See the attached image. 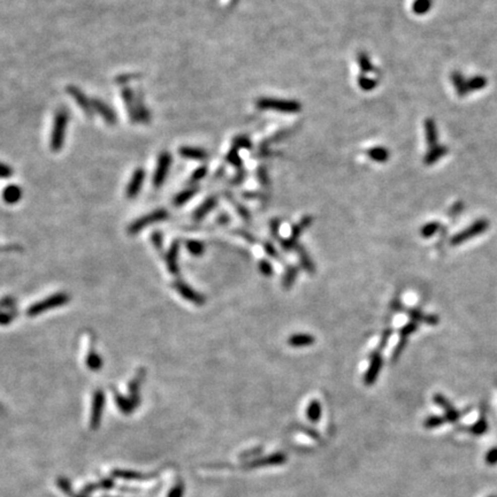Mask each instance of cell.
<instances>
[{"instance_id":"obj_1","label":"cell","mask_w":497,"mask_h":497,"mask_svg":"<svg viewBox=\"0 0 497 497\" xmlns=\"http://www.w3.org/2000/svg\"><path fill=\"white\" fill-rule=\"evenodd\" d=\"M68 120L69 116L66 109H59V111L55 113L54 120H53L51 141H50V146L53 152H59V151L63 149L65 138H66Z\"/></svg>"},{"instance_id":"obj_2","label":"cell","mask_w":497,"mask_h":497,"mask_svg":"<svg viewBox=\"0 0 497 497\" xmlns=\"http://www.w3.org/2000/svg\"><path fill=\"white\" fill-rule=\"evenodd\" d=\"M257 107L264 109V111L295 114L300 112L301 105L297 100L267 98V97H265V98H260L257 100Z\"/></svg>"},{"instance_id":"obj_3","label":"cell","mask_w":497,"mask_h":497,"mask_svg":"<svg viewBox=\"0 0 497 497\" xmlns=\"http://www.w3.org/2000/svg\"><path fill=\"white\" fill-rule=\"evenodd\" d=\"M69 299H71V297H69L68 294L59 292V294L52 295L45 299L38 301V303L31 305V306L27 309V315L29 317L39 316L42 315L43 312L48 311V309L64 306V305H66L68 303Z\"/></svg>"},{"instance_id":"obj_4","label":"cell","mask_w":497,"mask_h":497,"mask_svg":"<svg viewBox=\"0 0 497 497\" xmlns=\"http://www.w3.org/2000/svg\"><path fill=\"white\" fill-rule=\"evenodd\" d=\"M488 228H489V221H487L486 219H480L476 220V221L471 225L470 227H467L465 230H463L462 233L456 234L454 237L450 239L451 245H460V244L465 243L467 241H470L471 238L475 237V236H479L483 234Z\"/></svg>"},{"instance_id":"obj_5","label":"cell","mask_w":497,"mask_h":497,"mask_svg":"<svg viewBox=\"0 0 497 497\" xmlns=\"http://www.w3.org/2000/svg\"><path fill=\"white\" fill-rule=\"evenodd\" d=\"M168 215H169L168 211H166V210L161 209V210L153 211L152 213H150L148 215H144V217L135 220V221H134L132 225L128 227V233L130 235H135V234L140 233V231L143 230L144 228L153 225V223L164 221V220L168 218Z\"/></svg>"},{"instance_id":"obj_6","label":"cell","mask_w":497,"mask_h":497,"mask_svg":"<svg viewBox=\"0 0 497 497\" xmlns=\"http://www.w3.org/2000/svg\"><path fill=\"white\" fill-rule=\"evenodd\" d=\"M382 365H384V357H382L381 351L376 349L369 354V366L364 377V382L366 386H372L376 384L379 374H380L382 369Z\"/></svg>"},{"instance_id":"obj_7","label":"cell","mask_w":497,"mask_h":497,"mask_svg":"<svg viewBox=\"0 0 497 497\" xmlns=\"http://www.w3.org/2000/svg\"><path fill=\"white\" fill-rule=\"evenodd\" d=\"M170 165H172V156L169 152H162L158 158L157 167L154 170L153 175V185L156 188H160L164 184V182L167 177V174L169 172Z\"/></svg>"},{"instance_id":"obj_8","label":"cell","mask_w":497,"mask_h":497,"mask_svg":"<svg viewBox=\"0 0 497 497\" xmlns=\"http://www.w3.org/2000/svg\"><path fill=\"white\" fill-rule=\"evenodd\" d=\"M104 406H105V395L101 390H97L95 395H93L92 409H91L90 427L92 429H97L99 427L101 418H103Z\"/></svg>"},{"instance_id":"obj_9","label":"cell","mask_w":497,"mask_h":497,"mask_svg":"<svg viewBox=\"0 0 497 497\" xmlns=\"http://www.w3.org/2000/svg\"><path fill=\"white\" fill-rule=\"evenodd\" d=\"M173 286L175 290L184 299L191 301L195 305H198V306H202V305L205 304V297L191 288L189 284L182 282V281H176V282H174Z\"/></svg>"},{"instance_id":"obj_10","label":"cell","mask_w":497,"mask_h":497,"mask_svg":"<svg viewBox=\"0 0 497 497\" xmlns=\"http://www.w3.org/2000/svg\"><path fill=\"white\" fill-rule=\"evenodd\" d=\"M67 92L69 93V96L76 101L77 105L82 108V111L87 114L88 116L92 115V113L95 112L92 107V100L89 99L87 95H85L81 89L74 87V85H69L67 88Z\"/></svg>"},{"instance_id":"obj_11","label":"cell","mask_w":497,"mask_h":497,"mask_svg":"<svg viewBox=\"0 0 497 497\" xmlns=\"http://www.w3.org/2000/svg\"><path fill=\"white\" fill-rule=\"evenodd\" d=\"M93 111L97 112L103 117L106 123L114 126L116 123V114L109 106L100 99H92Z\"/></svg>"},{"instance_id":"obj_12","label":"cell","mask_w":497,"mask_h":497,"mask_svg":"<svg viewBox=\"0 0 497 497\" xmlns=\"http://www.w3.org/2000/svg\"><path fill=\"white\" fill-rule=\"evenodd\" d=\"M144 177H145L144 169L138 168L134 172L133 176L128 183L127 189H126V195H127L128 198H135L137 196L138 193H140L142 189V187H143Z\"/></svg>"},{"instance_id":"obj_13","label":"cell","mask_w":497,"mask_h":497,"mask_svg":"<svg viewBox=\"0 0 497 497\" xmlns=\"http://www.w3.org/2000/svg\"><path fill=\"white\" fill-rule=\"evenodd\" d=\"M121 96L123 98L130 119H132L133 122H137V96H135V93L133 92L130 88L122 89Z\"/></svg>"},{"instance_id":"obj_14","label":"cell","mask_w":497,"mask_h":497,"mask_svg":"<svg viewBox=\"0 0 497 497\" xmlns=\"http://www.w3.org/2000/svg\"><path fill=\"white\" fill-rule=\"evenodd\" d=\"M423 127H425V137L428 149L435 148V146L439 145V132L437 122H435L434 119H431V117H428V119L425 120Z\"/></svg>"},{"instance_id":"obj_15","label":"cell","mask_w":497,"mask_h":497,"mask_svg":"<svg viewBox=\"0 0 497 497\" xmlns=\"http://www.w3.org/2000/svg\"><path fill=\"white\" fill-rule=\"evenodd\" d=\"M448 152H449V149H448L447 145L439 144L435 146V148L428 149L427 153L423 157V164L427 166L434 165L435 162H438L440 159H442L443 157H446Z\"/></svg>"},{"instance_id":"obj_16","label":"cell","mask_w":497,"mask_h":497,"mask_svg":"<svg viewBox=\"0 0 497 497\" xmlns=\"http://www.w3.org/2000/svg\"><path fill=\"white\" fill-rule=\"evenodd\" d=\"M295 251L297 252V254H298L300 267L303 268L305 272H307L308 274H313V273H316V264L312 260L311 257H309L308 252L306 251V248H305L303 245H300V244H298V245L296 246Z\"/></svg>"},{"instance_id":"obj_17","label":"cell","mask_w":497,"mask_h":497,"mask_svg":"<svg viewBox=\"0 0 497 497\" xmlns=\"http://www.w3.org/2000/svg\"><path fill=\"white\" fill-rule=\"evenodd\" d=\"M450 80L454 85L456 92L459 97H465L467 96L470 91H468L467 87V80L464 77V75L460 72H452L450 75Z\"/></svg>"},{"instance_id":"obj_18","label":"cell","mask_w":497,"mask_h":497,"mask_svg":"<svg viewBox=\"0 0 497 497\" xmlns=\"http://www.w3.org/2000/svg\"><path fill=\"white\" fill-rule=\"evenodd\" d=\"M178 251H180V243L174 242L172 247L169 248V251L167 252L166 255L167 268H168V271L172 273V274H177L178 273V264H177Z\"/></svg>"},{"instance_id":"obj_19","label":"cell","mask_w":497,"mask_h":497,"mask_svg":"<svg viewBox=\"0 0 497 497\" xmlns=\"http://www.w3.org/2000/svg\"><path fill=\"white\" fill-rule=\"evenodd\" d=\"M316 337L309 334H294L288 339V344L292 348H304L315 344Z\"/></svg>"},{"instance_id":"obj_20","label":"cell","mask_w":497,"mask_h":497,"mask_svg":"<svg viewBox=\"0 0 497 497\" xmlns=\"http://www.w3.org/2000/svg\"><path fill=\"white\" fill-rule=\"evenodd\" d=\"M112 475L114 478L130 480V481H145V480H150V478H153L154 476V475H146L135 471H123V470H114L112 472Z\"/></svg>"},{"instance_id":"obj_21","label":"cell","mask_w":497,"mask_h":497,"mask_svg":"<svg viewBox=\"0 0 497 497\" xmlns=\"http://www.w3.org/2000/svg\"><path fill=\"white\" fill-rule=\"evenodd\" d=\"M218 205V198L217 197H209L206 199L205 202H204L202 205H199L197 207V210L195 211V213H194V219L195 220H197V221H199V220H202L206 217L207 214L210 213V212L215 209V206Z\"/></svg>"},{"instance_id":"obj_22","label":"cell","mask_w":497,"mask_h":497,"mask_svg":"<svg viewBox=\"0 0 497 497\" xmlns=\"http://www.w3.org/2000/svg\"><path fill=\"white\" fill-rule=\"evenodd\" d=\"M181 157L185 159H191V160H205L209 157V154L205 150L199 148H191V146H182L178 151Z\"/></svg>"},{"instance_id":"obj_23","label":"cell","mask_w":497,"mask_h":497,"mask_svg":"<svg viewBox=\"0 0 497 497\" xmlns=\"http://www.w3.org/2000/svg\"><path fill=\"white\" fill-rule=\"evenodd\" d=\"M22 198V189L19 185L12 184L5 188L3 193V199L7 204H16Z\"/></svg>"},{"instance_id":"obj_24","label":"cell","mask_w":497,"mask_h":497,"mask_svg":"<svg viewBox=\"0 0 497 497\" xmlns=\"http://www.w3.org/2000/svg\"><path fill=\"white\" fill-rule=\"evenodd\" d=\"M298 273H299V268L295 266V265H290V266L287 267V270L284 272V275L282 278L283 289L289 290V289L292 288V286H294V283L297 280V276H298Z\"/></svg>"},{"instance_id":"obj_25","label":"cell","mask_w":497,"mask_h":497,"mask_svg":"<svg viewBox=\"0 0 497 497\" xmlns=\"http://www.w3.org/2000/svg\"><path fill=\"white\" fill-rule=\"evenodd\" d=\"M367 156L377 162H386L389 159V150L384 146H376L367 151Z\"/></svg>"},{"instance_id":"obj_26","label":"cell","mask_w":497,"mask_h":497,"mask_svg":"<svg viewBox=\"0 0 497 497\" xmlns=\"http://www.w3.org/2000/svg\"><path fill=\"white\" fill-rule=\"evenodd\" d=\"M488 81L484 76L482 75H475L473 77H471L470 80H467V87L468 91L470 93L474 91H480L487 87Z\"/></svg>"},{"instance_id":"obj_27","label":"cell","mask_w":497,"mask_h":497,"mask_svg":"<svg viewBox=\"0 0 497 497\" xmlns=\"http://www.w3.org/2000/svg\"><path fill=\"white\" fill-rule=\"evenodd\" d=\"M198 193L197 187H194V188H189L181 191L180 194H177V196L174 198V205L175 206H182L184 205L187 202H189L191 198L196 196V194Z\"/></svg>"},{"instance_id":"obj_28","label":"cell","mask_w":497,"mask_h":497,"mask_svg":"<svg viewBox=\"0 0 497 497\" xmlns=\"http://www.w3.org/2000/svg\"><path fill=\"white\" fill-rule=\"evenodd\" d=\"M433 5V0H414L412 4V12L417 15L428 13Z\"/></svg>"},{"instance_id":"obj_29","label":"cell","mask_w":497,"mask_h":497,"mask_svg":"<svg viewBox=\"0 0 497 497\" xmlns=\"http://www.w3.org/2000/svg\"><path fill=\"white\" fill-rule=\"evenodd\" d=\"M113 486H114V482H113L112 479H104L103 481L89 484V486L85 487L83 489V495H88V494H90V492L95 491V490H98V489H111Z\"/></svg>"},{"instance_id":"obj_30","label":"cell","mask_w":497,"mask_h":497,"mask_svg":"<svg viewBox=\"0 0 497 497\" xmlns=\"http://www.w3.org/2000/svg\"><path fill=\"white\" fill-rule=\"evenodd\" d=\"M357 63H358V66H359L362 74H366V73H369V72L373 71V65H372V63H370L369 56L366 54V53H364V52L358 53Z\"/></svg>"},{"instance_id":"obj_31","label":"cell","mask_w":497,"mask_h":497,"mask_svg":"<svg viewBox=\"0 0 497 497\" xmlns=\"http://www.w3.org/2000/svg\"><path fill=\"white\" fill-rule=\"evenodd\" d=\"M115 401H116L117 406H119V409L125 413L132 412V411L134 410V407H135V405H136L135 403L132 401V398H126V397L121 396V395H117V394L115 396Z\"/></svg>"},{"instance_id":"obj_32","label":"cell","mask_w":497,"mask_h":497,"mask_svg":"<svg viewBox=\"0 0 497 497\" xmlns=\"http://www.w3.org/2000/svg\"><path fill=\"white\" fill-rule=\"evenodd\" d=\"M321 415V405L318 401H312L307 407V418L309 420L316 422L319 420Z\"/></svg>"},{"instance_id":"obj_33","label":"cell","mask_w":497,"mask_h":497,"mask_svg":"<svg viewBox=\"0 0 497 497\" xmlns=\"http://www.w3.org/2000/svg\"><path fill=\"white\" fill-rule=\"evenodd\" d=\"M227 197H228V199H229V201L231 203H233V205H234V207L236 209V211H237V213L239 214V217H241L244 220V221L250 222L251 214H250V212H248V210L246 209V207L243 206L242 204H239V203L236 202V199L233 196H231V195H230V196H229V195H228Z\"/></svg>"},{"instance_id":"obj_34","label":"cell","mask_w":497,"mask_h":497,"mask_svg":"<svg viewBox=\"0 0 497 497\" xmlns=\"http://www.w3.org/2000/svg\"><path fill=\"white\" fill-rule=\"evenodd\" d=\"M439 229H440V223L439 222H437V221L428 222L421 228L420 235H421V237H423V238H429L435 233H437Z\"/></svg>"},{"instance_id":"obj_35","label":"cell","mask_w":497,"mask_h":497,"mask_svg":"<svg viewBox=\"0 0 497 497\" xmlns=\"http://www.w3.org/2000/svg\"><path fill=\"white\" fill-rule=\"evenodd\" d=\"M187 248H188V251L191 255L202 256L204 254V251H205V245H204V243L202 242L191 239V241L187 242Z\"/></svg>"},{"instance_id":"obj_36","label":"cell","mask_w":497,"mask_h":497,"mask_svg":"<svg viewBox=\"0 0 497 497\" xmlns=\"http://www.w3.org/2000/svg\"><path fill=\"white\" fill-rule=\"evenodd\" d=\"M87 365L91 370H98V369H100L101 366H103V361H101L100 357L98 356V354L95 353V352H91L88 356Z\"/></svg>"},{"instance_id":"obj_37","label":"cell","mask_w":497,"mask_h":497,"mask_svg":"<svg viewBox=\"0 0 497 497\" xmlns=\"http://www.w3.org/2000/svg\"><path fill=\"white\" fill-rule=\"evenodd\" d=\"M258 270L260 272V274L266 276V278H271V276L273 275V273H274L272 264L268 262L267 259L260 260L259 264H258Z\"/></svg>"},{"instance_id":"obj_38","label":"cell","mask_w":497,"mask_h":497,"mask_svg":"<svg viewBox=\"0 0 497 497\" xmlns=\"http://www.w3.org/2000/svg\"><path fill=\"white\" fill-rule=\"evenodd\" d=\"M418 329V323H414V321H410L409 324H406L405 326H403L399 331V335L403 339H407L411 334H413Z\"/></svg>"},{"instance_id":"obj_39","label":"cell","mask_w":497,"mask_h":497,"mask_svg":"<svg viewBox=\"0 0 497 497\" xmlns=\"http://www.w3.org/2000/svg\"><path fill=\"white\" fill-rule=\"evenodd\" d=\"M358 84H359V87L362 89V90L370 91L377 87L378 83H377L376 80H372V79H368V77L361 76L360 79L358 80Z\"/></svg>"},{"instance_id":"obj_40","label":"cell","mask_w":497,"mask_h":497,"mask_svg":"<svg viewBox=\"0 0 497 497\" xmlns=\"http://www.w3.org/2000/svg\"><path fill=\"white\" fill-rule=\"evenodd\" d=\"M227 161L230 162V164L234 165L235 167H239V168H241L242 160L237 153V149L234 148L233 150L229 151V153L227 154Z\"/></svg>"},{"instance_id":"obj_41","label":"cell","mask_w":497,"mask_h":497,"mask_svg":"<svg viewBox=\"0 0 497 497\" xmlns=\"http://www.w3.org/2000/svg\"><path fill=\"white\" fill-rule=\"evenodd\" d=\"M406 343H407V339H403V337H401V340H399V342L396 345V348H395L394 352L392 354L393 361L398 360V358L401 357V354L403 353V350H404L406 347Z\"/></svg>"},{"instance_id":"obj_42","label":"cell","mask_w":497,"mask_h":497,"mask_svg":"<svg viewBox=\"0 0 497 497\" xmlns=\"http://www.w3.org/2000/svg\"><path fill=\"white\" fill-rule=\"evenodd\" d=\"M264 251H265V254H266L268 257H271V258L280 260L279 252H278V250H276V247L274 246V244H273L272 242H265L264 243Z\"/></svg>"},{"instance_id":"obj_43","label":"cell","mask_w":497,"mask_h":497,"mask_svg":"<svg viewBox=\"0 0 497 497\" xmlns=\"http://www.w3.org/2000/svg\"><path fill=\"white\" fill-rule=\"evenodd\" d=\"M393 333H394V329L393 328H388V329H386V331L382 333V335H381V339H380V344H379V347L377 348L379 351H382L386 347H387V344H388V341L390 339V336L393 335Z\"/></svg>"},{"instance_id":"obj_44","label":"cell","mask_w":497,"mask_h":497,"mask_svg":"<svg viewBox=\"0 0 497 497\" xmlns=\"http://www.w3.org/2000/svg\"><path fill=\"white\" fill-rule=\"evenodd\" d=\"M251 142L248 141L247 137H237L234 140V148L235 149H250Z\"/></svg>"},{"instance_id":"obj_45","label":"cell","mask_w":497,"mask_h":497,"mask_svg":"<svg viewBox=\"0 0 497 497\" xmlns=\"http://www.w3.org/2000/svg\"><path fill=\"white\" fill-rule=\"evenodd\" d=\"M280 226H281V222H280L279 219H272L271 220V223H270L271 234L274 238H278V239L281 238L280 237Z\"/></svg>"},{"instance_id":"obj_46","label":"cell","mask_w":497,"mask_h":497,"mask_svg":"<svg viewBox=\"0 0 497 497\" xmlns=\"http://www.w3.org/2000/svg\"><path fill=\"white\" fill-rule=\"evenodd\" d=\"M206 174H207V168L206 167H201V168H198L196 172H195L193 174V176H191V182H198V181H201L202 178H204L206 176Z\"/></svg>"},{"instance_id":"obj_47","label":"cell","mask_w":497,"mask_h":497,"mask_svg":"<svg viewBox=\"0 0 497 497\" xmlns=\"http://www.w3.org/2000/svg\"><path fill=\"white\" fill-rule=\"evenodd\" d=\"M13 175V169L3 162H0V178H8Z\"/></svg>"},{"instance_id":"obj_48","label":"cell","mask_w":497,"mask_h":497,"mask_svg":"<svg viewBox=\"0 0 497 497\" xmlns=\"http://www.w3.org/2000/svg\"><path fill=\"white\" fill-rule=\"evenodd\" d=\"M443 422V419L442 418H439V417H430L428 418L426 420L425 422V426L426 427H428V428H433V427H437L439 425H441V423Z\"/></svg>"},{"instance_id":"obj_49","label":"cell","mask_w":497,"mask_h":497,"mask_svg":"<svg viewBox=\"0 0 497 497\" xmlns=\"http://www.w3.org/2000/svg\"><path fill=\"white\" fill-rule=\"evenodd\" d=\"M258 180L260 181V183H262L264 187H267L268 184H270V180H268V174L266 172V169L260 168L258 170Z\"/></svg>"},{"instance_id":"obj_50","label":"cell","mask_w":497,"mask_h":497,"mask_svg":"<svg viewBox=\"0 0 497 497\" xmlns=\"http://www.w3.org/2000/svg\"><path fill=\"white\" fill-rule=\"evenodd\" d=\"M183 495V486L181 483H178L175 486L170 492L168 494V497H182Z\"/></svg>"},{"instance_id":"obj_51","label":"cell","mask_w":497,"mask_h":497,"mask_svg":"<svg viewBox=\"0 0 497 497\" xmlns=\"http://www.w3.org/2000/svg\"><path fill=\"white\" fill-rule=\"evenodd\" d=\"M237 234H238L239 236H242V237L245 238L248 243H251V244H255V243H256V238H255V236L252 235V234L248 233L247 230H239V231H237Z\"/></svg>"},{"instance_id":"obj_52","label":"cell","mask_w":497,"mask_h":497,"mask_svg":"<svg viewBox=\"0 0 497 497\" xmlns=\"http://www.w3.org/2000/svg\"><path fill=\"white\" fill-rule=\"evenodd\" d=\"M138 75L136 74H130V75H123V76H119V77H116V82H121V83H127V81H132V80H135L137 79Z\"/></svg>"},{"instance_id":"obj_53","label":"cell","mask_w":497,"mask_h":497,"mask_svg":"<svg viewBox=\"0 0 497 497\" xmlns=\"http://www.w3.org/2000/svg\"><path fill=\"white\" fill-rule=\"evenodd\" d=\"M152 242L156 244V245H158V247L160 248L161 246V243H162V239H161V234L160 233H157V234H153L152 235Z\"/></svg>"},{"instance_id":"obj_54","label":"cell","mask_w":497,"mask_h":497,"mask_svg":"<svg viewBox=\"0 0 497 497\" xmlns=\"http://www.w3.org/2000/svg\"><path fill=\"white\" fill-rule=\"evenodd\" d=\"M218 221L219 223H221V225H227V223L229 222V217L226 214H221V217L218 218Z\"/></svg>"}]
</instances>
